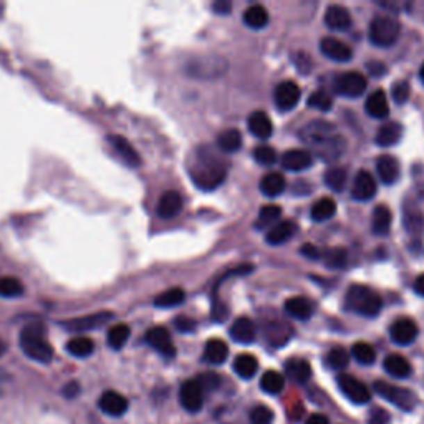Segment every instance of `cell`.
<instances>
[{
	"mask_svg": "<svg viewBox=\"0 0 424 424\" xmlns=\"http://www.w3.org/2000/svg\"><path fill=\"white\" fill-rule=\"evenodd\" d=\"M298 136L311 149V153L325 163L336 161L347 149L345 138L336 131L332 123L323 120L307 123L298 131Z\"/></svg>",
	"mask_w": 424,
	"mask_h": 424,
	"instance_id": "cell-1",
	"label": "cell"
},
{
	"mask_svg": "<svg viewBox=\"0 0 424 424\" xmlns=\"http://www.w3.org/2000/svg\"><path fill=\"white\" fill-rule=\"evenodd\" d=\"M227 170V163L211 148H199L193 156L189 174L201 191H214L226 181Z\"/></svg>",
	"mask_w": 424,
	"mask_h": 424,
	"instance_id": "cell-2",
	"label": "cell"
},
{
	"mask_svg": "<svg viewBox=\"0 0 424 424\" xmlns=\"http://www.w3.org/2000/svg\"><path fill=\"white\" fill-rule=\"evenodd\" d=\"M20 348L30 360L50 363L54 360V348L47 340V330L40 322H32L20 332Z\"/></svg>",
	"mask_w": 424,
	"mask_h": 424,
	"instance_id": "cell-3",
	"label": "cell"
},
{
	"mask_svg": "<svg viewBox=\"0 0 424 424\" xmlns=\"http://www.w3.org/2000/svg\"><path fill=\"white\" fill-rule=\"evenodd\" d=\"M345 305L353 313L366 318H375L382 313L383 298L366 285H352L345 295Z\"/></svg>",
	"mask_w": 424,
	"mask_h": 424,
	"instance_id": "cell-4",
	"label": "cell"
},
{
	"mask_svg": "<svg viewBox=\"0 0 424 424\" xmlns=\"http://www.w3.org/2000/svg\"><path fill=\"white\" fill-rule=\"evenodd\" d=\"M401 33L400 22L393 19L391 15H376L370 24V30H368V37L370 42L375 47H382V49H388L393 47L398 42Z\"/></svg>",
	"mask_w": 424,
	"mask_h": 424,
	"instance_id": "cell-5",
	"label": "cell"
},
{
	"mask_svg": "<svg viewBox=\"0 0 424 424\" xmlns=\"http://www.w3.org/2000/svg\"><path fill=\"white\" fill-rule=\"evenodd\" d=\"M373 388L383 400L389 401V403L403 411H411L418 403V398L411 389L395 386V384H389L386 382H376Z\"/></svg>",
	"mask_w": 424,
	"mask_h": 424,
	"instance_id": "cell-6",
	"label": "cell"
},
{
	"mask_svg": "<svg viewBox=\"0 0 424 424\" xmlns=\"http://www.w3.org/2000/svg\"><path fill=\"white\" fill-rule=\"evenodd\" d=\"M333 88L343 98H360L366 92L368 80L360 72H347L336 76Z\"/></svg>",
	"mask_w": 424,
	"mask_h": 424,
	"instance_id": "cell-7",
	"label": "cell"
},
{
	"mask_svg": "<svg viewBox=\"0 0 424 424\" xmlns=\"http://www.w3.org/2000/svg\"><path fill=\"white\" fill-rule=\"evenodd\" d=\"M336 383H339L341 393H343L350 401H353L354 405H365L371 400V391L368 389L366 384L361 383L360 380H357L352 375H340Z\"/></svg>",
	"mask_w": 424,
	"mask_h": 424,
	"instance_id": "cell-8",
	"label": "cell"
},
{
	"mask_svg": "<svg viewBox=\"0 0 424 424\" xmlns=\"http://www.w3.org/2000/svg\"><path fill=\"white\" fill-rule=\"evenodd\" d=\"M302 90L295 81H282L275 86L274 101L279 111H290L300 101Z\"/></svg>",
	"mask_w": 424,
	"mask_h": 424,
	"instance_id": "cell-9",
	"label": "cell"
},
{
	"mask_svg": "<svg viewBox=\"0 0 424 424\" xmlns=\"http://www.w3.org/2000/svg\"><path fill=\"white\" fill-rule=\"evenodd\" d=\"M179 401L183 408L189 413H197L204 405V389L197 383V380L184 382L179 389Z\"/></svg>",
	"mask_w": 424,
	"mask_h": 424,
	"instance_id": "cell-10",
	"label": "cell"
},
{
	"mask_svg": "<svg viewBox=\"0 0 424 424\" xmlns=\"http://www.w3.org/2000/svg\"><path fill=\"white\" fill-rule=\"evenodd\" d=\"M111 318H113L111 311H97V313L86 315V317L73 318L70 322L63 323V327L70 332H90L105 327Z\"/></svg>",
	"mask_w": 424,
	"mask_h": 424,
	"instance_id": "cell-11",
	"label": "cell"
},
{
	"mask_svg": "<svg viewBox=\"0 0 424 424\" xmlns=\"http://www.w3.org/2000/svg\"><path fill=\"white\" fill-rule=\"evenodd\" d=\"M376 189H378V186H376V181L371 176V172L361 170L357 172L353 179L352 197L358 202L371 201L376 196Z\"/></svg>",
	"mask_w": 424,
	"mask_h": 424,
	"instance_id": "cell-12",
	"label": "cell"
},
{
	"mask_svg": "<svg viewBox=\"0 0 424 424\" xmlns=\"http://www.w3.org/2000/svg\"><path fill=\"white\" fill-rule=\"evenodd\" d=\"M146 341L151 348H154L159 354H163L164 358H172L176 354L174 343L170 332L164 327H153L151 330L146 333Z\"/></svg>",
	"mask_w": 424,
	"mask_h": 424,
	"instance_id": "cell-13",
	"label": "cell"
},
{
	"mask_svg": "<svg viewBox=\"0 0 424 424\" xmlns=\"http://www.w3.org/2000/svg\"><path fill=\"white\" fill-rule=\"evenodd\" d=\"M389 336L400 347H408L418 339V325L411 318H398L389 327Z\"/></svg>",
	"mask_w": 424,
	"mask_h": 424,
	"instance_id": "cell-14",
	"label": "cell"
},
{
	"mask_svg": "<svg viewBox=\"0 0 424 424\" xmlns=\"http://www.w3.org/2000/svg\"><path fill=\"white\" fill-rule=\"evenodd\" d=\"M320 51H322L327 58L339 63L350 62V60L353 58V51L347 43L333 37H325L320 40Z\"/></svg>",
	"mask_w": 424,
	"mask_h": 424,
	"instance_id": "cell-15",
	"label": "cell"
},
{
	"mask_svg": "<svg viewBox=\"0 0 424 424\" xmlns=\"http://www.w3.org/2000/svg\"><path fill=\"white\" fill-rule=\"evenodd\" d=\"M110 146L115 149V153L120 156L121 161H123L129 168H138L141 166V156L138 154V151L133 148V145L129 142L127 138L120 135H110L108 136Z\"/></svg>",
	"mask_w": 424,
	"mask_h": 424,
	"instance_id": "cell-16",
	"label": "cell"
},
{
	"mask_svg": "<svg viewBox=\"0 0 424 424\" xmlns=\"http://www.w3.org/2000/svg\"><path fill=\"white\" fill-rule=\"evenodd\" d=\"M280 163H282L285 171L300 172L309 170L311 164H313V156L307 149H288L282 154Z\"/></svg>",
	"mask_w": 424,
	"mask_h": 424,
	"instance_id": "cell-17",
	"label": "cell"
},
{
	"mask_svg": "<svg viewBox=\"0 0 424 424\" xmlns=\"http://www.w3.org/2000/svg\"><path fill=\"white\" fill-rule=\"evenodd\" d=\"M183 206H184L183 196H181L177 191H172L171 189V191H166L161 197H159L156 212H158V215L161 219H172L181 214Z\"/></svg>",
	"mask_w": 424,
	"mask_h": 424,
	"instance_id": "cell-18",
	"label": "cell"
},
{
	"mask_svg": "<svg viewBox=\"0 0 424 424\" xmlns=\"http://www.w3.org/2000/svg\"><path fill=\"white\" fill-rule=\"evenodd\" d=\"M376 172H378L380 181H382L383 184H395L398 179H400L401 174V168L400 163H398V159L395 156H389V154H383L380 156L378 159H376Z\"/></svg>",
	"mask_w": 424,
	"mask_h": 424,
	"instance_id": "cell-19",
	"label": "cell"
},
{
	"mask_svg": "<svg viewBox=\"0 0 424 424\" xmlns=\"http://www.w3.org/2000/svg\"><path fill=\"white\" fill-rule=\"evenodd\" d=\"M325 25L335 32H347L352 27L353 19L350 15L348 8L343 6H330L325 12Z\"/></svg>",
	"mask_w": 424,
	"mask_h": 424,
	"instance_id": "cell-20",
	"label": "cell"
},
{
	"mask_svg": "<svg viewBox=\"0 0 424 424\" xmlns=\"http://www.w3.org/2000/svg\"><path fill=\"white\" fill-rule=\"evenodd\" d=\"M99 409L108 416L120 418L128 411V400L116 391H105L99 398Z\"/></svg>",
	"mask_w": 424,
	"mask_h": 424,
	"instance_id": "cell-21",
	"label": "cell"
},
{
	"mask_svg": "<svg viewBox=\"0 0 424 424\" xmlns=\"http://www.w3.org/2000/svg\"><path fill=\"white\" fill-rule=\"evenodd\" d=\"M229 333H231V339L236 343L250 345L255 340V336H257V327H255V323L250 318L239 317L232 323Z\"/></svg>",
	"mask_w": 424,
	"mask_h": 424,
	"instance_id": "cell-22",
	"label": "cell"
},
{
	"mask_svg": "<svg viewBox=\"0 0 424 424\" xmlns=\"http://www.w3.org/2000/svg\"><path fill=\"white\" fill-rule=\"evenodd\" d=\"M247 127L249 131L252 133L255 138H259V140H269L272 133H274V124H272L269 115H267L266 111H254V113L249 116Z\"/></svg>",
	"mask_w": 424,
	"mask_h": 424,
	"instance_id": "cell-23",
	"label": "cell"
},
{
	"mask_svg": "<svg viewBox=\"0 0 424 424\" xmlns=\"http://www.w3.org/2000/svg\"><path fill=\"white\" fill-rule=\"evenodd\" d=\"M284 309L292 318L297 320H309L315 311V305L310 298L307 297H292L285 300Z\"/></svg>",
	"mask_w": 424,
	"mask_h": 424,
	"instance_id": "cell-24",
	"label": "cell"
},
{
	"mask_svg": "<svg viewBox=\"0 0 424 424\" xmlns=\"http://www.w3.org/2000/svg\"><path fill=\"white\" fill-rule=\"evenodd\" d=\"M366 113L371 118L376 120H384L389 115V106H388V98L384 95L383 90H375L373 93L368 95L366 103H365Z\"/></svg>",
	"mask_w": 424,
	"mask_h": 424,
	"instance_id": "cell-25",
	"label": "cell"
},
{
	"mask_svg": "<svg viewBox=\"0 0 424 424\" xmlns=\"http://www.w3.org/2000/svg\"><path fill=\"white\" fill-rule=\"evenodd\" d=\"M297 226L293 220H282V222H277L274 227L269 229L267 232L266 240L270 245H282L285 242H288L295 236Z\"/></svg>",
	"mask_w": 424,
	"mask_h": 424,
	"instance_id": "cell-26",
	"label": "cell"
},
{
	"mask_svg": "<svg viewBox=\"0 0 424 424\" xmlns=\"http://www.w3.org/2000/svg\"><path fill=\"white\" fill-rule=\"evenodd\" d=\"M403 138V127L396 121H388L384 123L382 128L376 133V145L383 146V148H389V146H395L401 141Z\"/></svg>",
	"mask_w": 424,
	"mask_h": 424,
	"instance_id": "cell-27",
	"label": "cell"
},
{
	"mask_svg": "<svg viewBox=\"0 0 424 424\" xmlns=\"http://www.w3.org/2000/svg\"><path fill=\"white\" fill-rule=\"evenodd\" d=\"M263 335H266V339L270 345L282 347L292 336V328H290L288 323L284 322H269L266 328H263Z\"/></svg>",
	"mask_w": 424,
	"mask_h": 424,
	"instance_id": "cell-28",
	"label": "cell"
},
{
	"mask_svg": "<svg viewBox=\"0 0 424 424\" xmlns=\"http://www.w3.org/2000/svg\"><path fill=\"white\" fill-rule=\"evenodd\" d=\"M391 222L393 215L389 207L384 204L376 206L373 214H371V229H373L376 236H388L389 231H391Z\"/></svg>",
	"mask_w": 424,
	"mask_h": 424,
	"instance_id": "cell-29",
	"label": "cell"
},
{
	"mask_svg": "<svg viewBox=\"0 0 424 424\" xmlns=\"http://www.w3.org/2000/svg\"><path fill=\"white\" fill-rule=\"evenodd\" d=\"M285 375H287L292 382L304 384L310 380L311 368L309 365V361L300 360V358H292V360L285 363Z\"/></svg>",
	"mask_w": 424,
	"mask_h": 424,
	"instance_id": "cell-30",
	"label": "cell"
},
{
	"mask_svg": "<svg viewBox=\"0 0 424 424\" xmlns=\"http://www.w3.org/2000/svg\"><path fill=\"white\" fill-rule=\"evenodd\" d=\"M383 368L388 375L395 376V378L400 380L408 378L411 371H413L411 370L409 361L406 360L405 357H401V354H388L383 361Z\"/></svg>",
	"mask_w": 424,
	"mask_h": 424,
	"instance_id": "cell-31",
	"label": "cell"
},
{
	"mask_svg": "<svg viewBox=\"0 0 424 424\" xmlns=\"http://www.w3.org/2000/svg\"><path fill=\"white\" fill-rule=\"evenodd\" d=\"M229 357V347L226 341L212 339L206 343L204 347V360L211 365H222Z\"/></svg>",
	"mask_w": 424,
	"mask_h": 424,
	"instance_id": "cell-32",
	"label": "cell"
},
{
	"mask_svg": "<svg viewBox=\"0 0 424 424\" xmlns=\"http://www.w3.org/2000/svg\"><path fill=\"white\" fill-rule=\"evenodd\" d=\"M244 24L247 25L249 28L252 30H261L269 24V12L263 6H259V3H254L249 8H245L244 12Z\"/></svg>",
	"mask_w": 424,
	"mask_h": 424,
	"instance_id": "cell-33",
	"label": "cell"
},
{
	"mask_svg": "<svg viewBox=\"0 0 424 424\" xmlns=\"http://www.w3.org/2000/svg\"><path fill=\"white\" fill-rule=\"evenodd\" d=\"M285 177L280 172H269L261 179V191L267 197H277L285 191Z\"/></svg>",
	"mask_w": 424,
	"mask_h": 424,
	"instance_id": "cell-34",
	"label": "cell"
},
{
	"mask_svg": "<svg viewBox=\"0 0 424 424\" xmlns=\"http://www.w3.org/2000/svg\"><path fill=\"white\" fill-rule=\"evenodd\" d=\"M336 214V202L330 197H320L313 206H311L310 218L315 222H325Z\"/></svg>",
	"mask_w": 424,
	"mask_h": 424,
	"instance_id": "cell-35",
	"label": "cell"
},
{
	"mask_svg": "<svg viewBox=\"0 0 424 424\" xmlns=\"http://www.w3.org/2000/svg\"><path fill=\"white\" fill-rule=\"evenodd\" d=\"M259 370V361L255 360V357L249 353H242L234 360V371L240 376L242 380H250L257 375Z\"/></svg>",
	"mask_w": 424,
	"mask_h": 424,
	"instance_id": "cell-36",
	"label": "cell"
},
{
	"mask_svg": "<svg viewBox=\"0 0 424 424\" xmlns=\"http://www.w3.org/2000/svg\"><path fill=\"white\" fill-rule=\"evenodd\" d=\"M186 300V293L183 288L174 287L163 292L161 295H158L154 298V305L158 309H174V307L181 305Z\"/></svg>",
	"mask_w": 424,
	"mask_h": 424,
	"instance_id": "cell-37",
	"label": "cell"
},
{
	"mask_svg": "<svg viewBox=\"0 0 424 424\" xmlns=\"http://www.w3.org/2000/svg\"><path fill=\"white\" fill-rule=\"evenodd\" d=\"M67 350L76 358H88L95 352V341L88 336H75L67 343Z\"/></svg>",
	"mask_w": 424,
	"mask_h": 424,
	"instance_id": "cell-38",
	"label": "cell"
},
{
	"mask_svg": "<svg viewBox=\"0 0 424 424\" xmlns=\"http://www.w3.org/2000/svg\"><path fill=\"white\" fill-rule=\"evenodd\" d=\"M282 215V207L269 204L263 206L261 212H259V218L255 220V229H270L277 224V220Z\"/></svg>",
	"mask_w": 424,
	"mask_h": 424,
	"instance_id": "cell-39",
	"label": "cell"
},
{
	"mask_svg": "<svg viewBox=\"0 0 424 424\" xmlns=\"http://www.w3.org/2000/svg\"><path fill=\"white\" fill-rule=\"evenodd\" d=\"M218 146L222 153H236L242 148V135L237 129H226L219 135Z\"/></svg>",
	"mask_w": 424,
	"mask_h": 424,
	"instance_id": "cell-40",
	"label": "cell"
},
{
	"mask_svg": "<svg viewBox=\"0 0 424 424\" xmlns=\"http://www.w3.org/2000/svg\"><path fill=\"white\" fill-rule=\"evenodd\" d=\"M25 293L24 284L17 277H0V297L19 298Z\"/></svg>",
	"mask_w": 424,
	"mask_h": 424,
	"instance_id": "cell-41",
	"label": "cell"
},
{
	"mask_svg": "<svg viewBox=\"0 0 424 424\" xmlns=\"http://www.w3.org/2000/svg\"><path fill=\"white\" fill-rule=\"evenodd\" d=\"M129 335H131V330L127 323H118L108 330V345L113 350H121L127 345Z\"/></svg>",
	"mask_w": 424,
	"mask_h": 424,
	"instance_id": "cell-42",
	"label": "cell"
},
{
	"mask_svg": "<svg viewBox=\"0 0 424 424\" xmlns=\"http://www.w3.org/2000/svg\"><path fill=\"white\" fill-rule=\"evenodd\" d=\"M284 384H285L284 376L280 375L279 371H274V370L266 371L261 378V388L266 393H269V395H277V393L282 391Z\"/></svg>",
	"mask_w": 424,
	"mask_h": 424,
	"instance_id": "cell-43",
	"label": "cell"
},
{
	"mask_svg": "<svg viewBox=\"0 0 424 424\" xmlns=\"http://www.w3.org/2000/svg\"><path fill=\"white\" fill-rule=\"evenodd\" d=\"M323 181H325V184L332 189V191L341 193L345 189V186H347V181H348L347 171H345L343 168H332V170H328L325 172Z\"/></svg>",
	"mask_w": 424,
	"mask_h": 424,
	"instance_id": "cell-44",
	"label": "cell"
},
{
	"mask_svg": "<svg viewBox=\"0 0 424 424\" xmlns=\"http://www.w3.org/2000/svg\"><path fill=\"white\" fill-rule=\"evenodd\" d=\"M352 357L361 365H371L376 360V352L366 341H358L352 347Z\"/></svg>",
	"mask_w": 424,
	"mask_h": 424,
	"instance_id": "cell-45",
	"label": "cell"
},
{
	"mask_svg": "<svg viewBox=\"0 0 424 424\" xmlns=\"http://www.w3.org/2000/svg\"><path fill=\"white\" fill-rule=\"evenodd\" d=\"M323 261H325L328 269H345V266H347L348 262V254L347 250L341 249V247H335L327 250L325 255H323Z\"/></svg>",
	"mask_w": 424,
	"mask_h": 424,
	"instance_id": "cell-46",
	"label": "cell"
},
{
	"mask_svg": "<svg viewBox=\"0 0 424 424\" xmlns=\"http://www.w3.org/2000/svg\"><path fill=\"white\" fill-rule=\"evenodd\" d=\"M350 361V354L345 348L336 347L332 348L327 354V365L333 368V370H343V368L348 366Z\"/></svg>",
	"mask_w": 424,
	"mask_h": 424,
	"instance_id": "cell-47",
	"label": "cell"
},
{
	"mask_svg": "<svg viewBox=\"0 0 424 424\" xmlns=\"http://www.w3.org/2000/svg\"><path fill=\"white\" fill-rule=\"evenodd\" d=\"M307 105L318 111H330L333 106V98L327 92H323V90H317L307 99Z\"/></svg>",
	"mask_w": 424,
	"mask_h": 424,
	"instance_id": "cell-48",
	"label": "cell"
},
{
	"mask_svg": "<svg viewBox=\"0 0 424 424\" xmlns=\"http://www.w3.org/2000/svg\"><path fill=\"white\" fill-rule=\"evenodd\" d=\"M254 159L261 164V166H272V164L277 163V153L272 146L262 145L254 149Z\"/></svg>",
	"mask_w": 424,
	"mask_h": 424,
	"instance_id": "cell-49",
	"label": "cell"
},
{
	"mask_svg": "<svg viewBox=\"0 0 424 424\" xmlns=\"http://www.w3.org/2000/svg\"><path fill=\"white\" fill-rule=\"evenodd\" d=\"M274 421V413L267 406H255L250 411V424H272Z\"/></svg>",
	"mask_w": 424,
	"mask_h": 424,
	"instance_id": "cell-50",
	"label": "cell"
},
{
	"mask_svg": "<svg viewBox=\"0 0 424 424\" xmlns=\"http://www.w3.org/2000/svg\"><path fill=\"white\" fill-rule=\"evenodd\" d=\"M405 227L409 234H419L424 229V218L419 212H406Z\"/></svg>",
	"mask_w": 424,
	"mask_h": 424,
	"instance_id": "cell-51",
	"label": "cell"
},
{
	"mask_svg": "<svg viewBox=\"0 0 424 424\" xmlns=\"http://www.w3.org/2000/svg\"><path fill=\"white\" fill-rule=\"evenodd\" d=\"M409 93H411L409 83L405 80L396 81V83L391 86V97H393V99H395V103H398V105H403V103L408 101Z\"/></svg>",
	"mask_w": 424,
	"mask_h": 424,
	"instance_id": "cell-52",
	"label": "cell"
},
{
	"mask_svg": "<svg viewBox=\"0 0 424 424\" xmlns=\"http://www.w3.org/2000/svg\"><path fill=\"white\" fill-rule=\"evenodd\" d=\"M197 383L201 384V388L206 391H214V389L219 388L220 384V376L215 373H202L197 376Z\"/></svg>",
	"mask_w": 424,
	"mask_h": 424,
	"instance_id": "cell-53",
	"label": "cell"
},
{
	"mask_svg": "<svg viewBox=\"0 0 424 424\" xmlns=\"http://www.w3.org/2000/svg\"><path fill=\"white\" fill-rule=\"evenodd\" d=\"M370 424H389V414L383 408H373L370 411Z\"/></svg>",
	"mask_w": 424,
	"mask_h": 424,
	"instance_id": "cell-54",
	"label": "cell"
},
{
	"mask_svg": "<svg viewBox=\"0 0 424 424\" xmlns=\"http://www.w3.org/2000/svg\"><path fill=\"white\" fill-rule=\"evenodd\" d=\"M174 325L181 333H191L196 330V322L188 317H179L174 322Z\"/></svg>",
	"mask_w": 424,
	"mask_h": 424,
	"instance_id": "cell-55",
	"label": "cell"
},
{
	"mask_svg": "<svg viewBox=\"0 0 424 424\" xmlns=\"http://www.w3.org/2000/svg\"><path fill=\"white\" fill-rule=\"evenodd\" d=\"M300 254L304 255V257L310 259V261H318L320 257H322V252H320V249L317 245L313 244H304L300 249Z\"/></svg>",
	"mask_w": 424,
	"mask_h": 424,
	"instance_id": "cell-56",
	"label": "cell"
},
{
	"mask_svg": "<svg viewBox=\"0 0 424 424\" xmlns=\"http://www.w3.org/2000/svg\"><path fill=\"white\" fill-rule=\"evenodd\" d=\"M366 68L373 76H382L386 73V67H384V63L382 62H368Z\"/></svg>",
	"mask_w": 424,
	"mask_h": 424,
	"instance_id": "cell-57",
	"label": "cell"
},
{
	"mask_svg": "<svg viewBox=\"0 0 424 424\" xmlns=\"http://www.w3.org/2000/svg\"><path fill=\"white\" fill-rule=\"evenodd\" d=\"M212 8H214L215 14L227 15V14H231L232 3L231 2H226V0H219V2H215L214 6H212Z\"/></svg>",
	"mask_w": 424,
	"mask_h": 424,
	"instance_id": "cell-58",
	"label": "cell"
},
{
	"mask_svg": "<svg viewBox=\"0 0 424 424\" xmlns=\"http://www.w3.org/2000/svg\"><path fill=\"white\" fill-rule=\"evenodd\" d=\"M78 393H80V384H78L76 382H70L67 384V386L63 388V395L67 396V398H75Z\"/></svg>",
	"mask_w": 424,
	"mask_h": 424,
	"instance_id": "cell-59",
	"label": "cell"
},
{
	"mask_svg": "<svg viewBox=\"0 0 424 424\" xmlns=\"http://www.w3.org/2000/svg\"><path fill=\"white\" fill-rule=\"evenodd\" d=\"M414 292H416L419 297H424V274L418 275V279L414 280Z\"/></svg>",
	"mask_w": 424,
	"mask_h": 424,
	"instance_id": "cell-60",
	"label": "cell"
},
{
	"mask_svg": "<svg viewBox=\"0 0 424 424\" xmlns=\"http://www.w3.org/2000/svg\"><path fill=\"white\" fill-rule=\"evenodd\" d=\"M305 424H328V419L323 414H311Z\"/></svg>",
	"mask_w": 424,
	"mask_h": 424,
	"instance_id": "cell-61",
	"label": "cell"
},
{
	"mask_svg": "<svg viewBox=\"0 0 424 424\" xmlns=\"http://www.w3.org/2000/svg\"><path fill=\"white\" fill-rule=\"evenodd\" d=\"M7 382H8V375L3 370H0V393H2L3 384H6Z\"/></svg>",
	"mask_w": 424,
	"mask_h": 424,
	"instance_id": "cell-62",
	"label": "cell"
},
{
	"mask_svg": "<svg viewBox=\"0 0 424 424\" xmlns=\"http://www.w3.org/2000/svg\"><path fill=\"white\" fill-rule=\"evenodd\" d=\"M6 350H7V347H6V343H3L2 340H0V357H2L3 353H6Z\"/></svg>",
	"mask_w": 424,
	"mask_h": 424,
	"instance_id": "cell-63",
	"label": "cell"
},
{
	"mask_svg": "<svg viewBox=\"0 0 424 424\" xmlns=\"http://www.w3.org/2000/svg\"><path fill=\"white\" fill-rule=\"evenodd\" d=\"M419 78H421L423 85H424V63L421 65V68H419Z\"/></svg>",
	"mask_w": 424,
	"mask_h": 424,
	"instance_id": "cell-64",
	"label": "cell"
}]
</instances>
